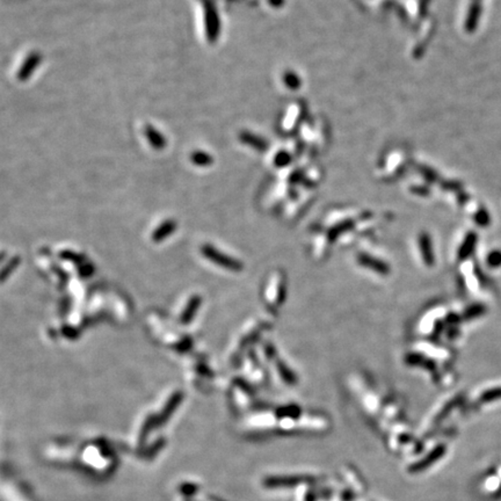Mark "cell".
<instances>
[{
    "instance_id": "6da1fadb",
    "label": "cell",
    "mask_w": 501,
    "mask_h": 501,
    "mask_svg": "<svg viewBox=\"0 0 501 501\" xmlns=\"http://www.w3.org/2000/svg\"><path fill=\"white\" fill-rule=\"evenodd\" d=\"M202 254L208 258L210 261H213L216 265L221 266V267L226 268L227 271L231 272H240L242 271V265L239 263L237 259L231 258L226 254L219 252V250L211 245L202 246Z\"/></svg>"
},
{
    "instance_id": "7a4b0ae2",
    "label": "cell",
    "mask_w": 501,
    "mask_h": 501,
    "mask_svg": "<svg viewBox=\"0 0 501 501\" xmlns=\"http://www.w3.org/2000/svg\"><path fill=\"white\" fill-rule=\"evenodd\" d=\"M307 478L299 477V476H279V477H268L264 480V485L268 488H276V487H292L296 486L303 481H305Z\"/></svg>"
},
{
    "instance_id": "3957f363",
    "label": "cell",
    "mask_w": 501,
    "mask_h": 501,
    "mask_svg": "<svg viewBox=\"0 0 501 501\" xmlns=\"http://www.w3.org/2000/svg\"><path fill=\"white\" fill-rule=\"evenodd\" d=\"M420 253H421L422 260L426 266H433L435 264V257L433 252V242L431 238L427 232H421L418 238Z\"/></svg>"
},
{
    "instance_id": "277c9868",
    "label": "cell",
    "mask_w": 501,
    "mask_h": 501,
    "mask_svg": "<svg viewBox=\"0 0 501 501\" xmlns=\"http://www.w3.org/2000/svg\"><path fill=\"white\" fill-rule=\"evenodd\" d=\"M478 241V236L476 232L473 231H470V232L466 233V236L464 238L463 242L460 246V249H458V260L464 261L472 256V253L475 252L476 245Z\"/></svg>"
},
{
    "instance_id": "5b68a950",
    "label": "cell",
    "mask_w": 501,
    "mask_h": 501,
    "mask_svg": "<svg viewBox=\"0 0 501 501\" xmlns=\"http://www.w3.org/2000/svg\"><path fill=\"white\" fill-rule=\"evenodd\" d=\"M357 261L362 266L372 269L373 272L379 273V274H388V273L390 272V269H389L387 264L368 256V254H360V256L357 257Z\"/></svg>"
},
{
    "instance_id": "8992f818",
    "label": "cell",
    "mask_w": 501,
    "mask_h": 501,
    "mask_svg": "<svg viewBox=\"0 0 501 501\" xmlns=\"http://www.w3.org/2000/svg\"><path fill=\"white\" fill-rule=\"evenodd\" d=\"M201 302L202 299L200 296H193L190 302H188L186 309H184L182 315H181V323L188 324L193 318H194V316L196 315V312H198L200 305H201Z\"/></svg>"
},
{
    "instance_id": "52a82bcc",
    "label": "cell",
    "mask_w": 501,
    "mask_h": 501,
    "mask_svg": "<svg viewBox=\"0 0 501 501\" xmlns=\"http://www.w3.org/2000/svg\"><path fill=\"white\" fill-rule=\"evenodd\" d=\"M406 362L411 365H419V367H423L429 370L435 369L434 362L426 358L421 354H410V355L406 356Z\"/></svg>"
},
{
    "instance_id": "ba28073f",
    "label": "cell",
    "mask_w": 501,
    "mask_h": 501,
    "mask_svg": "<svg viewBox=\"0 0 501 501\" xmlns=\"http://www.w3.org/2000/svg\"><path fill=\"white\" fill-rule=\"evenodd\" d=\"M486 305L480 303L472 304V305L468 306L463 314V319L464 321H472V319L479 318L483 316L485 312H486Z\"/></svg>"
},
{
    "instance_id": "9c48e42d",
    "label": "cell",
    "mask_w": 501,
    "mask_h": 501,
    "mask_svg": "<svg viewBox=\"0 0 501 501\" xmlns=\"http://www.w3.org/2000/svg\"><path fill=\"white\" fill-rule=\"evenodd\" d=\"M175 227H176V225H175L174 222H172V221L165 222L163 225H160L155 231V233H153V237H152L153 240L161 241L163 239H165L168 236H171V234L173 233V231L175 230Z\"/></svg>"
},
{
    "instance_id": "30bf717a",
    "label": "cell",
    "mask_w": 501,
    "mask_h": 501,
    "mask_svg": "<svg viewBox=\"0 0 501 501\" xmlns=\"http://www.w3.org/2000/svg\"><path fill=\"white\" fill-rule=\"evenodd\" d=\"M480 17V6L479 5H472L471 9L469 11L468 19H466L465 22V28L468 32H473L476 29L478 21H479Z\"/></svg>"
},
{
    "instance_id": "8fae6325",
    "label": "cell",
    "mask_w": 501,
    "mask_h": 501,
    "mask_svg": "<svg viewBox=\"0 0 501 501\" xmlns=\"http://www.w3.org/2000/svg\"><path fill=\"white\" fill-rule=\"evenodd\" d=\"M473 219H475L476 224L480 227H487L491 224V216H489L488 211L484 208H480L479 210L477 211L473 216Z\"/></svg>"
},
{
    "instance_id": "7c38bea8",
    "label": "cell",
    "mask_w": 501,
    "mask_h": 501,
    "mask_svg": "<svg viewBox=\"0 0 501 501\" xmlns=\"http://www.w3.org/2000/svg\"><path fill=\"white\" fill-rule=\"evenodd\" d=\"M486 265L491 269L501 267V249H493L487 254Z\"/></svg>"
},
{
    "instance_id": "4fadbf2b",
    "label": "cell",
    "mask_w": 501,
    "mask_h": 501,
    "mask_svg": "<svg viewBox=\"0 0 501 501\" xmlns=\"http://www.w3.org/2000/svg\"><path fill=\"white\" fill-rule=\"evenodd\" d=\"M440 454H441L440 449H436L434 453H431L430 456L427 457L426 460H423L421 462H419V463H417V464L412 465L411 468H410V471H412V472H413V471H420V470L427 468V466H428L431 463V462L435 461V460H437L439 455H440Z\"/></svg>"
},
{
    "instance_id": "5bb4252c",
    "label": "cell",
    "mask_w": 501,
    "mask_h": 501,
    "mask_svg": "<svg viewBox=\"0 0 501 501\" xmlns=\"http://www.w3.org/2000/svg\"><path fill=\"white\" fill-rule=\"evenodd\" d=\"M19 264H20V259H19V258H13L12 260H10V263L0 271V282L5 281L7 277L12 274L13 271L18 267Z\"/></svg>"
},
{
    "instance_id": "9a60e30c",
    "label": "cell",
    "mask_w": 501,
    "mask_h": 501,
    "mask_svg": "<svg viewBox=\"0 0 501 501\" xmlns=\"http://www.w3.org/2000/svg\"><path fill=\"white\" fill-rule=\"evenodd\" d=\"M279 371H280V375L283 379L284 382L288 383V384H295L296 383V377L294 375V372H291V370L289 369L286 364L282 363L281 361L279 363Z\"/></svg>"
},
{
    "instance_id": "2e32d148",
    "label": "cell",
    "mask_w": 501,
    "mask_h": 501,
    "mask_svg": "<svg viewBox=\"0 0 501 501\" xmlns=\"http://www.w3.org/2000/svg\"><path fill=\"white\" fill-rule=\"evenodd\" d=\"M299 412L298 406H286L277 411V415L281 418H297Z\"/></svg>"
},
{
    "instance_id": "e0dca14e",
    "label": "cell",
    "mask_w": 501,
    "mask_h": 501,
    "mask_svg": "<svg viewBox=\"0 0 501 501\" xmlns=\"http://www.w3.org/2000/svg\"><path fill=\"white\" fill-rule=\"evenodd\" d=\"M481 400L484 403L493 402V400H496L501 398V388H494V389H489V390L485 391L483 395H481Z\"/></svg>"
},
{
    "instance_id": "ac0fdd59",
    "label": "cell",
    "mask_w": 501,
    "mask_h": 501,
    "mask_svg": "<svg viewBox=\"0 0 501 501\" xmlns=\"http://www.w3.org/2000/svg\"><path fill=\"white\" fill-rule=\"evenodd\" d=\"M61 257L63 258H67V259H70L71 261H76V263H82V258H80L79 256H77V254L75 253H72V252H64V253H61Z\"/></svg>"
},
{
    "instance_id": "d6986e66",
    "label": "cell",
    "mask_w": 501,
    "mask_h": 501,
    "mask_svg": "<svg viewBox=\"0 0 501 501\" xmlns=\"http://www.w3.org/2000/svg\"><path fill=\"white\" fill-rule=\"evenodd\" d=\"M460 322V317H458L457 315H454V314H450L448 316V318H447V323H449L450 325H456V324Z\"/></svg>"
}]
</instances>
